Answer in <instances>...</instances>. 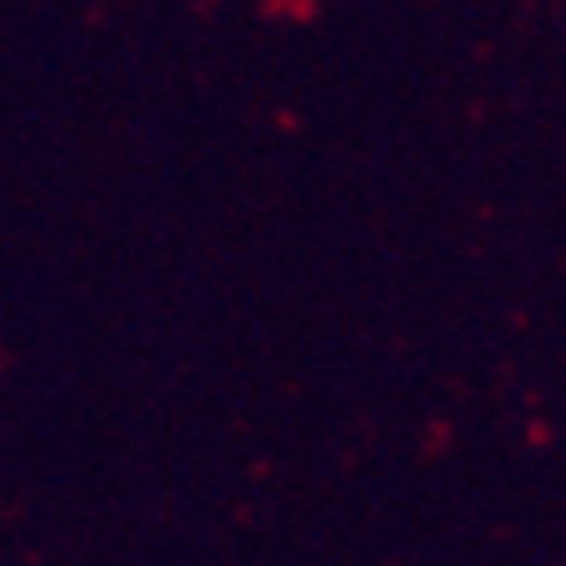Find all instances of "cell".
<instances>
[]
</instances>
